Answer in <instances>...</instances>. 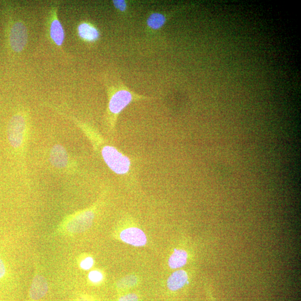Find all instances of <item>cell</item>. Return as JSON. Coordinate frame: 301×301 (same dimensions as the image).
Here are the masks:
<instances>
[{"label":"cell","instance_id":"obj_16","mask_svg":"<svg viewBox=\"0 0 301 301\" xmlns=\"http://www.w3.org/2000/svg\"><path fill=\"white\" fill-rule=\"evenodd\" d=\"M113 4L114 7L121 12L124 13L127 9V3L124 0H114Z\"/></svg>","mask_w":301,"mask_h":301},{"label":"cell","instance_id":"obj_19","mask_svg":"<svg viewBox=\"0 0 301 301\" xmlns=\"http://www.w3.org/2000/svg\"><path fill=\"white\" fill-rule=\"evenodd\" d=\"M6 267L4 262L0 258V280L4 278L6 274Z\"/></svg>","mask_w":301,"mask_h":301},{"label":"cell","instance_id":"obj_18","mask_svg":"<svg viewBox=\"0 0 301 301\" xmlns=\"http://www.w3.org/2000/svg\"><path fill=\"white\" fill-rule=\"evenodd\" d=\"M119 301H139V297L135 293H130L121 297Z\"/></svg>","mask_w":301,"mask_h":301},{"label":"cell","instance_id":"obj_13","mask_svg":"<svg viewBox=\"0 0 301 301\" xmlns=\"http://www.w3.org/2000/svg\"><path fill=\"white\" fill-rule=\"evenodd\" d=\"M167 18L165 15L159 13L151 14L147 19L148 27L152 30H158L163 27L165 24Z\"/></svg>","mask_w":301,"mask_h":301},{"label":"cell","instance_id":"obj_17","mask_svg":"<svg viewBox=\"0 0 301 301\" xmlns=\"http://www.w3.org/2000/svg\"><path fill=\"white\" fill-rule=\"evenodd\" d=\"M93 260L92 258L87 257L82 261L81 264V267L83 269L88 270L91 268L93 265Z\"/></svg>","mask_w":301,"mask_h":301},{"label":"cell","instance_id":"obj_7","mask_svg":"<svg viewBox=\"0 0 301 301\" xmlns=\"http://www.w3.org/2000/svg\"><path fill=\"white\" fill-rule=\"evenodd\" d=\"M120 238L122 241L133 246L142 247L147 243L145 234L140 229L135 227L125 229L121 232Z\"/></svg>","mask_w":301,"mask_h":301},{"label":"cell","instance_id":"obj_10","mask_svg":"<svg viewBox=\"0 0 301 301\" xmlns=\"http://www.w3.org/2000/svg\"><path fill=\"white\" fill-rule=\"evenodd\" d=\"M50 161L53 166L58 169H64L68 163V155L65 148L56 144L52 148L50 153Z\"/></svg>","mask_w":301,"mask_h":301},{"label":"cell","instance_id":"obj_9","mask_svg":"<svg viewBox=\"0 0 301 301\" xmlns=\"http://www.w3.org/2000/svg\"><path fill=\"white\" fill-rule=\"evenodd\" d=\"M48 284L43 276L37 275L34 278L30 289V296L34 301L40 300L47 295Z\"/></svg>","mask_w":301,"mask_h":301},{"label":"cell","instance_id":"obj_15","mask_svg":"<svg viewBox=\"0 0 301 301\" xmlns=\"http://www.w3.org/2000/svg\"><path fill=\"white\" fill-rule=\"evenodd\" d=\"M103 274L97 270H93L89 274V279L93 283H99L103 280Z\"/></svg>","mask_w":301,"mask_h":301},{"label":"cell","instance_id":"obj_11","mask_svg":"<svg viewBox=\"0 0 301 301\" xmlns=\"http://www.w3.org/2000/svg\"><path fill=\"white\" fill-rule=\"evenodd\" d=\"M188 281V273L184 270H178L169 277L167 280V287L171 291H176L184 287Z\"/></svg>","mask_w":301,"mask_h":301},{"label":"cell","instance_id":"obj_2","mask_svg":"<svg viewBox=\"0 0 301 301\" xmlns=\"http://www.w3.org/2000/svg\"><path fill=\"white\" fill-rule=\"evenodd\" d=\"M101 154L106 165L113 173L124 175L130 171V159L115 147L106 144L101 148Z\"/></svg>","mask_w":301,"mask_h":301},{"label":"cell","instance_id":"obj_14","mask_svg":"<svg viewBox=\"0 0 301 301\" xmlns=\"http://www.w3.org/2000/svg\"><path fill=\"white\" fill-rule=\"evenodd\" d=\"M137 283V279L136 277L128 276L121 280L118 283V286L120 288H129L133 286Z\"/></svg>","mask_w":301,"mask_h":301},{"label":"cell","instance_id":"obj_8","mask_svg":"<svg viewBox=\"0 0 301 301\" xmlns=\"http://www.w3.org/2000/svg\"><path fill=\"white\" fill-rule=\"evenodd\" d=\"M78 36L84 41L95 43L100 37V32L96 26L88 21H83L77 28Z\"/></svg>","mask_w":301,"mask_h":301},{"label":"cell","instance_id":"obj_12","mask_svg":"<svg viewBox=\"0 0 301 301\" xmlns=\"http://www.w3.org/2000/svg\"><path fill=\"white\" fill-rule=\"evenodd\" d=\"M188 254L184 250L178 249L174 251L169 260L171 268L177 269L182 267L188 262Z\"/></svg>","mask_w":301,"mask_h":301},{"label":"cell","instance_id":"obj_20","mask_svg":"<svg viewBox=\"0 0 301 301\" xmlns=\"http://www.w3.org/2000/svg\"><path fill=\"white\" fill-rule=\"evenodd\" d=\"M77 301H93V300L89 297L83 296L80 297L77 300Z\"/></svg>","mask_w":301,"mask_h":301},{"label":"cell","instance_id":"obj_4","mask_svg":"<svg viewBox=\"0 0 301 301\" xmlns=\"http://www.w3.org/2000/svg\"><path fill=\"white\" fill-rule=\"evenodd\" d=\"M27 28L21 21L15 22L10 33V45L15 52L20 53L24 50L28 43Z\"/></svg>","mask_w":301,"mask_h":301},{"label":"cell","instance_id":"obj_3","mask_svg":"<svg viewBox=\"0 0 301 301\" xmlns=\"http://www.w3.org/2000/svg\"><path fill=\"white\" fill-rule=\"evenodd\" d=\"M26 131L27 123L24 116L18 114L11 118L7 128V137L11 147L17 150L22 147Z\"/></svg>","mask_w":301,"mask_h":301},{"label":"cell","instance_id":"obj_6","mask_svg":"<svg viewBox=\"0 0 301 301\" xmlns=\"http://www.w3.org/2000/svg\"><path fill=\"white\" fill-rule=\"evenodd\" d=\"M49 32L53 42L58 47H62L65 39V33L62 23L57 16V8L55 7L52 10Z\"/></svg>","mask_w":301,"mask_h":301},{"label":"cell","instance_id":"obj_1","mask_svg":"<svg viewBox=\"0 0 301 301\" xmlns=\"http://www.w3.org/2000/svg\"><path fill=\"white\" fill-rule=\"evenodd\" d=\"M105 83L108 98L106 119L110 131L114 130L118 118L128 106L133 102L152 98L131 90L122 81L119 74H113L106 78Z\"/></svg>","mask_w":301,"mask_h":301},{"label":"cell","instance_id":"obj_5","mask_svg":"<svg viewBox=\"0 0 301 301\" xmlns=\"http://www.w3.org/2000/svg\"><path fill=\"white\" fill-rule=\"evenodd\" d=\"M94 212L87 211L75 214L66 224V228L69 233H77L89 228L94 219Z\"/></svg>","mask_w":301,"mask_h":301}]
</instances>
